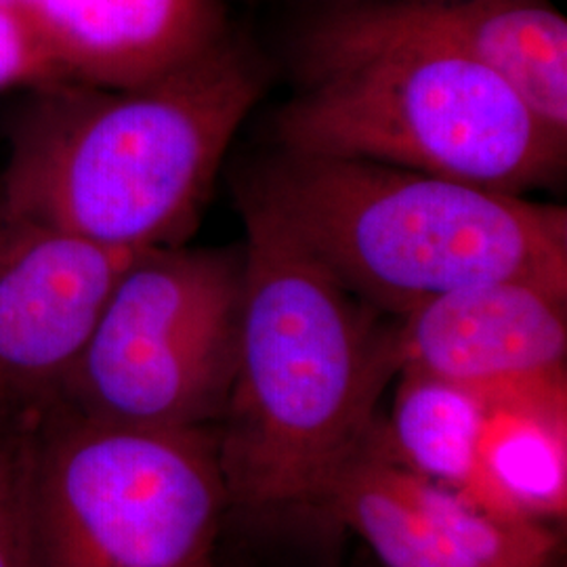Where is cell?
Masks as SVG:
<instances>
[{"label":"cell","mask_w":567,"mask_h":567,"mask_svg":"<svg viewBox=\"0 0 567 567\" xmlns=\"http://www.w3.org/2000/svg\"><path fill=\"white\" fill-rule=\"evenodd\" d=\"M65 81L133 86L200 55L234 28L225 0H18Z\"/></svg>","instance_id":"obj_9"},{"label":"cell","mask_w":567,"mask_h":567,"mask_svg":"<svg viewBox=\"0 0 567 567\" xmlns=\"http://www.w3.org/2000/svg\"><path fill=\"white\" fill-rule=\"evenodd\" d=\"M244 271V240L140 252L55 402L112 425L215 429L236 377Z\"/></svg>","instance_id":"obj_6"},{"label":"cell","mask_w":567,"mask_h":567,"mask_svg":"<svg viewBox=\"0 0 567 567\" xmlns=\"http://www.w3.org/2000/svg\"><path fill=\"white\" fill-rule=\"evenodd\" d=\"M32 421H0V567H32L28 458Z\"/></svg>","instance_id":"obj_14"},{"label":"cell","mask_w":567,"mask_h":567,"mask_svg":"<svg viewBox=\"0 0 567 567\" xmlns=\"http://www.w3.org/2000/svg\"><path fill=\"white\" fill-rule=\"evenodd\" d=\"M215 429L112 425L53 402L30 426L32 567H217Z\"/></svg>","instance_id":"obj_5"},{"label":"cell","mask_w":567,"mask_h":567,"mask_svg":"<svg viewBox=\"0 0 567 567\" xmlns=\"http://www.w3.org/2000/svg\"><path fill=\"white\" fill-rule=\"evenodd\" d=\"M379 421L337 471L320 508L364 538L385 567H475L402 492Z\"/></svg>","instance_id":"obj_12"},{"label":"cell","mask_w":567,"mask_h":567,"mask_svg":"<svg viewBox=\"0 0 567 567\" xmlns=\"http://www.w3.org/2000/svg\"><path fill=\"white\" fill-rule=\"evenodd\" d=\"M267 82L257 44L231 28L152 81L28 89L7 128L2 204L20 219L110 248L182 246Z\"/></svg>","instance_id":"obj_1"},{"label":"cell","mask_w":567,"mask_h":567,"mask_svg":"<svg viewBox=\"0 0 567 567\" xmlns=\"http://www.w3.org/2000/svg\"><path fill=\"white\" fill-rule=\"evenodd\" d=\"M2 208H4V204H2V196H0V210H2Z\"/></svg>","instance_id":"obj_17"},{"label":"cell","mask_w":567,"mask_h":567,"mask_svg":"<svg viewBox=\"0 0 567 567\" xmlns=\"http://www.w3.org/2000/svg\"><path fill=\"white\" fill-rule=\"evenodd\" d=\"M389 419L379 421L386 454L408 471L444 484L465 486L487 404L446 379L400 370Z\"/></svg>","instance_id":"obj_13"},{"label":"cell","mask_w":567,"mask_h":567,"mask_svg":"<svg viewBox=\"0 0 567 567\" xmlns=\"http://www.w3.org/2000/svg\"><path fill=\"white\" fill-rule=\"evenodd\" d=\"M489 513L550 524L567 511V405H487L461 487Z\"/></svg>","instance_id":"obj_11"},{"label":"cell","mask_w":567,"mask_h":567,"mask_svg":"<svg viewBox=\"0 0 567 567\" xmlns=\"http://www.w3.org/2000/svg\"><path fill=\"white\" fill-rule=\"evenodd\" d=\"M276 150L386 164L527 196L561 182L553 140L507 82L364 0L305 4Z\"/></svg>","instance_id":"obj_3"},{"label":"cell","mask_w":567,"mask_h":567,"mask_svg":"<svg viewBox=\"0 0 567 567\" xmlns=\"http://www.w3.org/2000/svg\"><path fill=\"white\" fill-rule=\"evenodd\" d=\"M236 196L391 318L494 280L567 290V210L557 204L282 150L255 164Z\"/></svg>","instance_id":"obj_4"},{"label":"cell","mask_w":567,"mask_h":567,"mask_svg":"<svg viewBox=\"0 0 567 567\" xmlns=\"http://www.w3.org/2000/svg\"><path fill=\"white\" fill-rule=\"evenodd\" d=\"M398 358L487 405H567V290L529 280L452 290L398 318Z\"/></svg>","instance_id":"obj_8"},{"label":"cell","mask_w":567,"mask_h":567,"mask_svg":"<svg viewBox=\"0 0 567 567\" xmlns=\"http://www.w3.org/2000/svg\"><path fill=\"white\" fill-rule=\"evenodd\" d=\"M381 18L477 61L567 145V20L553 0H364Z\"/></svg>","instance_id":"obj_10"},{"label":"cell","mask_w":567,"mask_h":567,"mask_svg":"<svg viewBox=\"0 0 567 567\" xmlns=\"http://www.w3.org/2000/svg\"><path fill=\"white\" fill-rule=\"evenodd\" d=\"M140 252L0 210V421H34L58 400L114 284Z\"/></svg>","instance_id":"obj_7"},{"label":"cell","mask_w":567,"mask_h":567,"mask_svg":"<svg viewBox=\"0 0 567 567\" xmlns=\"http://www.w3.org/2000/svg\"><path fill=\"white\" fill-rule=\"evenodd\" d=\"M290 2H301V4H313V2H324V0H290Z\"/></svg>","instance_id":"obj_16"},{"label":"cell","mask_w":567,"mask_h":567,"mask_svg":"<svg viewBox=\"0 0 567 567\" xmlns=\"http://www.w3.org/2000/svg\"><path fill=\"white\" fill-rule=\"evenodd\" d=\"M236 377L215 426L229 507H320L400 372L398 318L365 303L255 208Z\"/></svg>","instance_id":"obj_2"},{"label":"cell","mask_w":567,"mask_h":567,"mask_svg":"<svg viewBox=\"0 0 567 567\" xmlns=\"http://www.w3.org/2000/svg\"><path fill=\"white\" fill-rule=\"evenodd\" d=\"M65 81L39 30L18 0H0V93Z\"/></svg>","instance_id":"obj_15"}]
</instances>
